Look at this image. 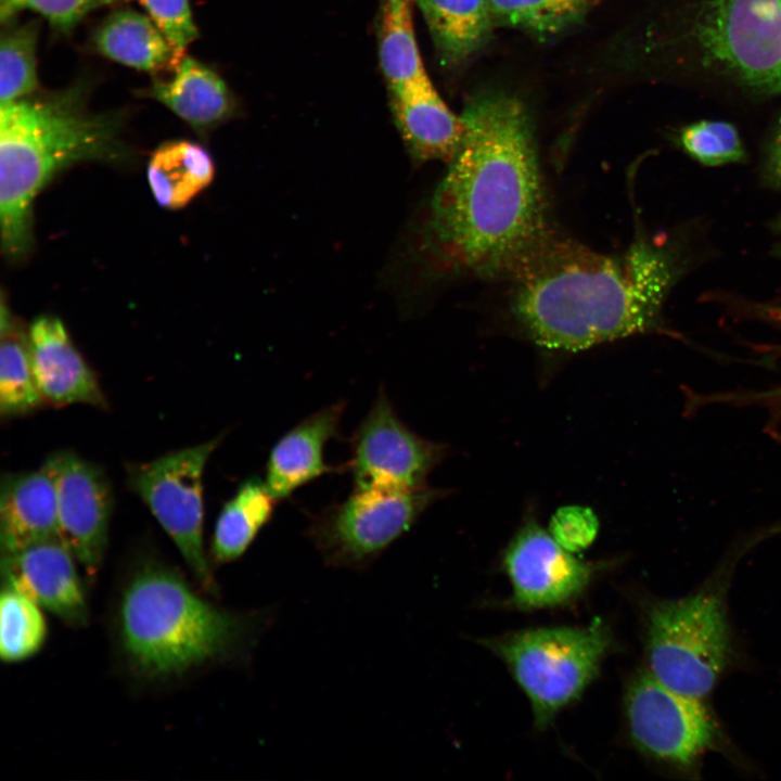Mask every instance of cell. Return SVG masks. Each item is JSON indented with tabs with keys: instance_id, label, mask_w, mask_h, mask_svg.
<instances>
[{
	"instance_id": "13",
	"label": "cell",
	"mask_w": 781,
	"mask_h": 781,
	"mask_svg": "<svg viewBox=\"0 0 781 781\" xmlns=\"http://www.w3.org/2000/svg\"><path fill=\"white\" fill-rule=\"evenodd\" d=\"M503 555L512 603L520 609L566 603L584 591L593 573L590 564L575 558L534 521L521 527Z\"/></svg>"
},
{
	"instance_id": "3",
	"label": "cell",
	"mask_w": 781,
	"mask_h": 781,
	"mask_svg": "<svg viewBox=\"0 0 781 781\" xmlns=\"http://www.w3.org/2000/svg\"><path fill=\"white\" fill-rule=\"evenodd\" d=\"M118 124L90 113L73 91L3 103L0 108V229L2 251L23 257L33 242V205L62 170L115 157Z\"/></svg>"
},
{
	"instance_id": "20",
	"label": "cell",
	"mask_w": 781,
	"mask_h": 781,
	"mask_svg": "<svg viewBox=\"0 0 781 781\" xmlns=\"http://www.w3.org/2000/svg\"><path fill=\"white\" fill-rule=\"evenodd\" d=\"M94 46L112 61L153 74H169L184 56L148 15L133 10L113 12L97 29Z\"/></svg>"
},
{
	"instance_id": "4",
	"label": "cell",
	"mask_w": 781,
	"mask_h": 781,
	"mask_svg": "<svg viewBox=\"0 0 781 781\" xmlns=\"http://www.w3.org/2000/svg\"><path fill=\"white\" fill-rule=\"evenodd\" d=\"M667 44L688 81L781 94V0H682Z\"/></svg>"
},
{
	"instance_id": "1",
	"label": "cell",
	"mask_w": 781,
	"mask_h": 781,
	"mask_svg": "<svg viewBox=\"0 0 781 781\" xmlns=\"http://www.w3.org/2000/svg\"><path fill=\"white\" fill-rule=\"evenodd\" d=\"M462 116L465 136L432 197L420 247L450 272H509L547 234L532 123L505 94L481 95Z\"/></svg>"
},
{
	"instance_id": "5",
	"label": "cell",
	"mask_w": 781,
	"mask_h": 781,
	"mask_svg": "<svg viewBox=\"0 0 781 781\" xmlns=\"http://www.w3.org/2000/svg\"><path fill=\"white\" fill-rule=\"evenodd\" d=\"M242 625L197 596L178 573L155 564L132 577L119 606L124 650L148 677L178 674L223 655Z\"/></svg>"
},
{
	"instance_id": "28",
	"label": "cell",
	"mask_w": 781,
	"mask_h": 781,
	"mask_svg": "<svg viewBox=\"0 0 781 781\" xmlns=\"http://www.w3.org/2000/svg\"><path fill=\"white\" fill-rule=\"evenodd\" d=\"M37 26L34 23L8 29L0 46V102L9 103L37 89Z\"/></svg>"
},
{
	"instance_id": "25",
	"label": "cell",
	"mask_w": 781,
	"mask_h": 781,
	"mask_svg": "<svg viewBox=\"0 0 781 781\" xmlns=\"http://www.w3.org/2000/svg\"><path fill=\"white\" fill-rule=\"evenodd\" d=\"M379 53L389 91L428 77L417 44L410 0H382Z\"/></svg>"
},
{
	"instance_id": "30",
	"label": "cell",
	"mask_w": 781,
	"mask_h": 781,
	"mask_svg": "<svg viewBox=\"0 0 781 781\" xmlns=\"http://www.w3.org/2000/svg\"><path fill=\"white\" fill-rule=\"evenodd\" d=\"M170 44L184 53L197 36L188 0H139Z\"/></svg>"
},
{
	"instance_id": "6",
	"label": "cell",
	"mask_w": 781,
	"mask_h": 781,
	"mask_svg": "<svg viewBox=\"0 0 781 781\" xmlns=\"http://www.w3.org/2000/svg\"><path fill=\"white\" fill-rule=\"evenodd\" d=\"M738 555L724 560L686 597L646 606V669L674 691L706 700L737 658L728 592Z\"/></svg>"
},
{
	"instance_id": "17",
	"label": "cell",
	"mask_w": 781,
	"mask_h": 781,
	"mask_svg": "<svg viewBox=\"0 0 781 781\" xmlns=\"http://www.w3.org/2000/svg\"><path fill=\"white\" fill-rule=\"evenodd\" d=\"M390 106L415 162L452 161L463 142L465 121L446 105L430 77L390 91Z\"/></svg>"
},
{
	"instance_id": "21",
	"label": "cell",
	"mask_w": 781,
	"mask_h": 781,
	"mask_svg": "<svg viewBox=\"0 0 781 781\" xmlns=\"http://www.w3.org/2000/svg\"><path fill=\"white\" fill-rule=\"evenodd\" d=\"M146 174L157 204L166 209H180L212 183L215 165L202 145L172 140L154 151Z\"/></svg>"
},
{
	"instance_id": "22",
	"label": "cell",
	"mask_w": 781,
	"mask_h": 781,
	"mask_svg": "<svg viewBox=\"0 0 781 781\" xmlns=\"http://www.w3.org/2000/svg\"><path fill=\"white\" fill-rule=\"evenodd\" d=\"M264 479L249 477L223 504L216 520L212 553L216 562L239 559L270 521L277 504Z\"/></svg>"
},
{
	"instance_id": "14",
	"label": "cell",
	"mask_w": 781,
	"mask_h": 781,
	"mask_svg": "<svg viewBox=\"0 0 781 781\" xmlns=\"http://www.w3.org/2000/svg\"><path fill=\"white\" fill-rule=\"evenodd\" d=\"M1 555L3 584L69 625L87 623L88 605L76 559L57 538Z\"/></svg>"
},
{
	"instance_id": "29",
	"label": "cell",
	"mask_w": 781,
	"mask_h": 781,
	"mask_svg": "<svg viewBox=\"0 0 781 781\" xmlns=\"http://www.w3.org/2000/svg\"><path fill=\"white\" fill-rule=\"evenodd\" d=\"M676 141L686 154L706 166L740 163L745 158L740 133L729 121H693L678 130Z\"/></svg>"
},
{
	"instance_id": "32",
	"label": "cell",
	"mask_w": 781,
	"mask_h": 781,
	"mask_svg": "<svg viewBox=\"0 0 781 781\" xmlns=\"http://www.w3.org/2000/svg\"><path fill=\"white\" fill-rule=\"evenodd\" d=\"M549 533L565 550L576 553L587 549L596 539L599 522L585 507L567 505L552 516Z\"/></svg>"
},
{
	"instance_id": "24",
	"label": "cell",
	"mask_w": 781,
	"mask_h": 781,
	"mask_svg": "<svg viewBox=\"0 0 781 781\" xmlns=\"http://www.w3.org/2000/svg\"><path fill=\"white\" fill-rule=\"evenodd\" d=\"M0 412L15 417L30 412L44 400L39 392L29 353L28 334L5 304L0 320Z\"/></svg>"
},
{
	"instance_id": "2",
	"label": "cell",
	"mask_w": 781,
	"mask_h": 781,
	"mask_svg": "<svg viewBox=\"0 0 781 781\" xmlns=\"http://www.w3.org/2000/svg\"><path fill=\"white\" fill-rule=\"evenodd\" d=\"M680 269L668 245L644 236L607 255L546 234L509 271L512 311L536 344L581 350L656 329Z\"/></svg>"
},
{
	"instance_id": "34",
	"label": "cell",
	"mask_w": 781,
	"mask_h": 781,
	"mask_svg": "<svg viewBox=\"0 0 781 781\" xmlns=\"http://www.w3.org/2000/svg\"><path fill=\"white\" fill-rule=\"evenodd\" d=\"M774 228L781 232V214L779 215V217L777 218V220L774 222Z\"/></svg>"
},
{
	"instance_id": "31",
	"label": "cell",
	"mask_w": 781,
	"mask_h": 781,
	"mask_svg": "<svg viewBox=\"0 0 781 781\" xmlns=\"http://www.w3.org/2000/svg\"><path fill=\"white\" fill-rule=\"evenodd\" d=\"M117 0H1V21L9 20L17 10L27 8L46 17L60 30H69L85 15Z\"/></svg>"
},
{
	"instance_id": "23",
	"label": "cell",
	"mask_w": 781,
	"mask_h": 781,
	"mask_svg": "<svg viewBox=\"0 0 781 781\" xmlns=\"http://www.w3.org/2000/svg\"><path fill=\"white\" fill-rule=\"evenodd\" d=\"M434 41L449 61L475 52L490 34L494 17L488 0H414Z\"/></svg>"
},
{
	"instance_id": "27",
	"label": "cell",
	"mask_w": 781,
	"mask_h": 781,
	"mask_svg": "<svg viewBox=\"0 0 781 781\" xmlns=\"http://www.w3.org/2000/svg\"><path fill=\"white\" fill-rule=\"evenodd\" d=\"M600 0H488L492 17L537 33H555L579 20Z\"/></svg>"
},
{
	"instance_id": "10",
	"label": "cell",
	"mask_w": 781,
	"mask_h": 781,
	"mask_svg": "<svg viewBox=\"0 0 781 781\" xmlns=\"http://www.w3.org/2000/svg\"><path fill=\"white\" fill-rule=\"evenodd\" d=\"M441 496L427 485L412 490H359L313 515L308 532L337 564H362L408 532Z\"/></svg>"
},
{
	"instance_id": "7",
	"label": "cell",
	"mask_w": 781,
	"mask_h": 781,
	"mask_svg": "<svg viewBox=\"0 0 781 781\" xmlns=\"http://www.w3.org/2000/svg\"><path fill=\"white\" fill-rule=\"evenodd\" d=\"M529 699L536 727L546 728L597 676L611 645L601 619L586 627L523 630L487 640Z\"/></svg>"
},
{
	"instance_id": "9",
	"label": "cell",
	"mask_w": 781,
	"mask_h": 781,
	"mask_svg": "<svg viewBox=\"0 0 781 781\" xmlns=\"http://www.w3.org/2000/svg\"><path fill=\"white\" fill-rule=\"evenodd\" d=\"M222 437L221 434L171 451L132 468L129 474L131 489L174 541L197 581L208 590L215 581L204 549L203 475Z\"/></svg>"
},
{
	"instance_id": "26",
	"label": "cell",
	"mask_w": 781,
	"mask_h": 781,
	"mask_svg": "<svg viewBox=\"0 0 781 781\" xmlns=\"http://www.w3.org/2000/svg\"><path fill=\"white\" fill-rule=\"evenodd\" d=\"M42 607L3 584L0 597V656L5 663L25 661L43 646L48 627Z\"/></svg>"
},
{
	"instance_id": "36",
	"label": "cell",
	"mask_w": 781,
	"mask_h": 781,
	"mask_svg": "<svg viewBox=\"0 0 781 781\" xmlns=\"http://www.w3.org/2000/svg\"><path fill=\"white\" fill-rule=\"evenodd\" d=\"M776 316L778 320H781V309H777Z\"/></svg>"
},
{
	"instance_id": "19",
	"label": "cell",
	"mask_w": 781,
	"mask_h": 781,
	"mask_svg": "<svg viewBox=\"0 0 781 781\" xmlns=\"http://www.w3.org/2000/svg\"><path fill=\"white\" fill-rule=\"evenodd\" d=\"M167 79H156L148 94L199 131L226 120L233 101L222 78L203 63L183 56Z\"/></svg>"
},
{
	"instance_id": "15",
	"label": "cell",
	"mask_w": 781,
	"mask_h": 781,
	"mask_svg": "<svg viewBox=\"0 0 781 781\" xmlns=\"http://www.w3.org/2000/svg\"><path fill=\"white\" fill-rule=\"evenodd\" d=\"M27 334L35 379L44 401L106 407L93 371L59 318L47 315L36 318Z\"/></svg>"
},
{
	"instance_id": "18",
	"label": "cell",
	"mask_w": 781,
	"mask_h": 781,
	"mask_svg": "<svg viewBox=\"0 0 781 781\" xmlns=\"http://www.w3.org/2000/svg\"><path fill=\"white\" fill-rule=\"evenodd\" d=\"M57 538L54 483L39 470L7 474L0 488L1 554Z\"/></svg>"
},
{
	"instance_id": "16",
	"label": "cell",
	"mask_w": 781,
	"mask_h": 781,
	"mask_svg": "<svg viewBox=\"0 0 781 781\" xmlns=\"http://www.w3.org/2000/svg\"><path fill=\"white\" fill-rule=\"evenodd\" d=\"M346 408L337 400L319 409L289 430L271 448L265 469V485L277 501L335 471L325 462L330 440L337 438Z\"/></svg>"
},
{
	"instance_id": "35",
	"label": "cell",
	"mask_w": 781,
	"mask_h": 781,
	"mask_svg": "<svg viewBox=\"0 0 781 781\" xmlns=\"http://www.w3.org/2000/svg\"><path fill=\"white\" fill-rule=\"evenodd\" d=\"M773 254L781 258V245H778L773 248Z\"/></svg>"
},
{
	"instance_id": "12",
	"label": "cell",
	"mask_w": 781,
	"mask_h": 781,
	"mask_svg": "<svg viewBox=\"0 0 781 781\" xmlns=\"http://www.w3.org/2000/svg\"><path fill=\"white\" fill-rule=\"evenodd\" d=\"M42 465L54 483L57 539L94 575L108 540L110 482L101 468L72 451L53 452Z\"/></svg>"
},
{
	"instance_id": "11",
	"label": "cell",
	"mask_w": 781,
	"mask_h": 781,
	"mask_svg": "<svg viewBox=\"0 0 781 781\" xmlns=\"http://www.w3.org/2000/svg\"><path fill=\"white\" fill-rule=\"evenodd\" d=\"M444 454V446L412 431L380 389L353 433L347 470L354 489L412 490L426 486Z\"/></svg>"
},
{
	"instance_id": "8",
	"label": "cell",
	"mask_w": 781,
	"mask_h": 781,
	"mask_svg": "<svg viewBox=\"0 0 781 781\" xmlns=\"http://www.w3.org/2000/svg\"><path fill=\"white\" fill-rule=\"evenodd\" d=\"M625 708L636 748L684 778H699L704 758L729 747L705 700L671 690L648 669L629 682Z\"/></svg>"
},
{
	"instance_id": "33",
	"label": "cell",
	"mask_w": 781,
	"mask_h": 781,
	"mask_svg": "<svg viewBox=\"0 0 781 781\" xmlns=\"http://www.w3.org/2000/svg\"><path fill=\"white\" fill-rule=\"evenodd\" d=\"M764 174L768 182L781 188V114L767 143Z\"/></svg>"
}]
</instances>
